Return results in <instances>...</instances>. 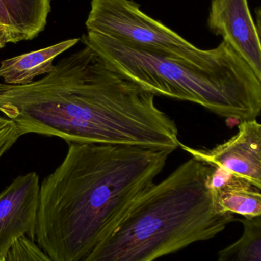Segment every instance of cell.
<instances>
[{
  "instance_id": "12",
  "label": "cell",
  "mask_w": 261,
  "mask_h": 261,
  "mask_svg": "<svg viewBox=\"0 0 261 261\" xmlns=\"http://www.w3.org/2000/svg\"><path fill=\"white\" fill-rule=\"evenodd\" d=\"M243 233L219 251L217 261H261V215L240 220Z\"/></svg>"
},
{
  "instance_id": "1",
  "label": "cell",
  "mask_w": 261,
  "mask_h": 261,
  "mask_svg": "<svg viewBox=\"0 0 261 261\" xmlns=\"http://www.w3.org/2000/svg\"><path fill=\"white\" fill-rule=\"evenodd\" d=\"M154 98L87 45L32 84L0 83V113L21 136L35 133L68 144L173 152L180 144L177 126L156 107Z\"/></svg>"
},
{
  "instance_id": "4",
  "label": "cell",
  "mask_w": 261,
  "mask_h": 261,
  "mask_svg": "<svg viewBox=\"0 0 261 261\" xmlns=\"http://www.w3.org/2000/svg\"><path fill=\"white\" fill-rule=\"evenodd\" d=\"M81 41L155 96L194 102L240 122L260 115V81L233 48L219 62L202 67L96 32L87 31Z\"/></svg>"
},
{
  "instance_id": "10",
  "label": "cell",
  "mask_w": 261,
  "mask_h": 261,
  "mask_svg": "<svg viewBox=\"0 0 261 261\" xmlns=\"http://www.w3.org/2000/svg\"><path fill=\"white\" fill-rule=\"evenodd\" d=\"M79 41V38L66 40L45 48L4 60L0 64V77L9 85L32 84L37 76L52 71L55 58Z\"/></svg>"
},
{
  "instance_id": "16",
  "label": "cell",
  "mask_w": 261,
  "mask_h": 261,
  "mask_svg": "<svg viewBox=\"0 0 261 261\" xmlns=\"http://www.w3.org/2000/svg\"><path fill=\"white\" fill-rule=\"evenodd\" d=\"M255 12L256 25H257V30H258L259 35L261 39V6L256 8L254 9Z\"/></svg>"
},
{
  "instance_id": "15",
  "label": "cell",
  "mask_w": 261,
  "mask_h": 261,
  "mask_svg": "<svg viewBox=\"0 0 261 261\" xmlns=\"http://www.w3.org/2000/svg\"><path fill=\"white\" fill-rule=\"evenodd\" d=\"M8 43H16V40L6 6L0 0V48Z\"/></svg>"
},
{
  "instance_id": "7",
  "label": "cell",
  "mask_w": 261,
  "mask_h": 261,
  "mask_svg": "<svg viewBox=\"0 0 261 261\" xmlns=\"http://www.w3.org/2000/svg\"><path fill=\"white\" fill-rule=\"evenodd\" d=\"M179 147L192 158L244 178L261 191V124L256 119L241 122L234 136L210 150L182 143Z\"/></svg>"
},
{
  "instance_id": "6",
  "label": "cell",
  "mask_w": 261,
  "mask_h": 261,
  "mask_svg": "<svg viewBox=\"0 0 261 261\" xmlns=\"http://www.w3.org/2000/svg\"><path fill=\"white\" fill-rule=\"evenodd\" d=\"M40 190L39 177L33 172L18 176L0 193V258L18 239L35 242Z\"/></svg>"
},
{
  "instance_id": "5",
  "label": "cell",
  "mask_w": 261,
  "mask_h": 261,
  "mask_svg": "<svg viewBox=\"0 0 261 261\" xmlns=\"http://www.w3.org/2000/svg\"><path fill=\"white\" fill-rule=\"evenodd\" d=\"M86 27L88 32L202 67L219 62L231 50L224 41L208 50L196 47L161 21L146 15L140 5L132 0H92Z\"/></svg>"
},
{
  "instance_id": "3",
  "label": "cell",
  "mask_w": 261,
  "mask_h": 261,
  "mask_svg": "<svg viewBox=\"0 0 261 261\" xmlns=\"http://www.w3.org/2000/svg\"><path fill=\"white\" fill-rule=\"evenodd\" d=\"M213 168L192 158L153 184L82 261H155L222 232L236 218L215 205Z\"/></svg>"
},
{
  "instance_id": "9",
  "label": "cell",
  "mask_w": 261,
  "mask_h": 261,
  "mask_svg": "<svg viewBox=\"0 0 261 261\" xmlns=\"http://www.w3.org/2000/svg\"><path fill=\"white\" fill-rule=\"evenodd\" d=\"M208 185L219 213L240 215L246 219L260 216L261 191L244 178L214 167Z\"/></svg>"
},
{
  "instance_id": "2",
  "label": "cell",
  "mask_w": 261,
  "mask_h": 261,
  "mask_svg": "<svg viewBox=\"0 0 261 261\" xmlns=\"http://www.w3.org/2000/svg\"><path fill=\"white\" fill-rule=\"evenodd\" d=\"M172 153L69 144L41 184L35 243L54 261H82L154 184Z\"/></svg>"
},
{
  "instance_id": "17",
  "label": "cell",
  "mask_w": 261,
  "mask_h": 261,
  "mask_svg": "<svg viewBox=\"0 0 261 261\" xmlns=\"http://www.w3.org/2000/svg\"><path fill=\"white\" fill-rule=\"evenodd\" d=\"M0 261H6V257H1V258H0Z\"/></svg>"
},
{
  "instance_id": "8",
  "label": "cell",
  "mask_w": 261,
  "mask_h": 261,
  "mask_svg": "<svg viewBox=\"0 0 261 261\" xmlns=\"http://www.w3.org/2000/svg\"><path fill=\"white\" fill-rule=\"evenodd\" d=\"M207 24L246 62L261 83V39L248 0H211Z\"/></svg>"
},
{
  "instance_id": "14",
  "label": "cell",
  "mask_w": 261,
  "mask_h": 261,
  "mask_svg": "<svg viewBox=\"0 0 261 261\" xmlns=\"http://www.w3.org/2000/svg\"><path fill=\"white\" fill-rule=\"evenodd\" d=\"M21 135L12 121L0 115V159L15 144Z\"/></svg>"
},
{
  "instance_id": "11",
  "label": "cell",
  "mask_w": 261,
  "mask_h": 261,
  "mask_svg": "<svg viewBox=\"0 0 261 261\" xmlns=\"http://www.w3.org/2000/svg\"><path fill=\"white\" fill-rule=\"evenodd\" d=\"M10 18L16 43L33 39L47 24L50 0H2Z\"/></svg>"
},
{
  "instance_id": "13",
  "label": "cell",
  "mask_w": 261,
  "mask_h": 261,
  "mask_svg": "<svg viewBox=\"0 0 261 261\" xmlns=\"http://www.w3.org/2000/svg\"><path fill=\"white\" fill-rule=\"evenodd\" d=\"M6 261H54L34 241L24 237L14 242L6 257Z\"/></svg>"
}]
</instances>
